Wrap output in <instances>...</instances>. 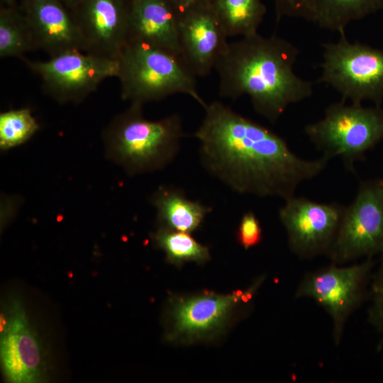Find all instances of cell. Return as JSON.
I'll return each instance as SVG.
<instances>
[{"label":"cell","mask_w":383,"mask_h":383,"mask_svg":"<svg viewBox=\"0 0 383 383\" xmlns=\"http://www.w3.org/2000/svg\"><path fill=\"white\" fill-rule=\"evenodd\" d=\"M38 50L33 32L18 4L0 6V57L21 58Z\"/></svg>","instance_id":"ffe728a7"},{"label":"cell","mask_w":383,"mask_h":383,"mask_svg":"<svg viewBox=\"0 0 383 383\" xmlns=\"http://www.w3.org/2000/svg\"><path fill=\"white\" fill-rule=\"evenodd\" d=\"M235 237L237 242L245 250L260 244L263 234L260 222L254 212L248 211L243 213L238 226Z\"/></svg>","instance_id":"cb8c5ba5"},{"label":"cell","mask_w":383,"mask_h":383,"mask_svg":"<svg viewBox=\"0 0 383 383\" xmlns=\"http://www.w3.org/2000/svg\"><path fill=\"white\" fill-rule=\"evenodd\" d=\"M177 24L182 61L196 77L209 75L229 44L209 0H198L177 13Z\"/></svg>","instance_id":"4fadbf2b"},{"label":"cell","mask_w":383,"mask_h":383,"mask_svg":"<svg viewBox=\"0 0 383 383\" xmlns=\"http://www.w3.org/2000/svg\"><path fill=\"white\" fill-rule=\"evenodd\" d=\"M345 206L295 195L279 210L291 251L301 259L327 255L337 235Z\"/></svg>","instance_id":"7c38bea8"},{"label":"cell","mask_w":383,"mask_h":383,"mask_svg":"<svg viewBox=\"0 0 383 383\" xmlns=\"http://www.w3.org/2000/svg\"><path fill=\"white\" fill-rule=\"evenodd\" d=\"M305 134L323 155L340 157L345 168L354 171V165L383 140V109L346 104H330L321 120L307 124Z\"/></svg>","instance_id":"8992f818"},{"label":"cell","mask_w":383,"mask_h":383,"mask_svg":"<svg viewBox=\"0 0 383 383\" xmlns=\"http://www.w3.org/2000/svg\"><path fill=\"white\" fill-rule=\"evenodd\" d=\"M383 251V179L361 181L345 207L335 239L327 253L331 263L344 265L374 257Z\"/></svg>","instance_id":"9c48e42d"},{"label":"cell","mask_w":383,"mask_h":383,"mask_svg":"<svg viewBox=\"0 0 383 383\" xmlns=\"http://www.w3.org/2000/svg\"><path fill=\"white\" fill-rule=\"evenodd\" d=\"M152 239L165 253L166 260L175 266L187 262L202 265L211 259L209 248L196 240L191 233L159 227Z\"/></svg>","instance_id":"44dd1931"},{"label":"cell","mask_w":383,"mask_h":383,"mask_svg":"<svg viewBox=\"0 0 383 383\" xmlns=\"http://www.w3.org/2000/svg\"><path fill=\"white\" fill-rule=\"evenodd\" d=\"M20 0H0V4L2 5H13L18 4Z\"/></svg>","instance_id":"83f0119b"},{"label":"cell","mask_w":383,"mask_h":383,"mask_svg":"<svg viewBox=\"0 0 383 383\" xmlns=\"http://www.w3.org/2000/svg\"><path fill=\"white\" fill-rule=\"evenodd\" d=\"M379 255V265L373 272L369 287L367 317L370 325L379 335L376 345L377 353L383 350V251Z\"/></svg>","instance_id":"603a6c76"},{"label":"cell","mask_w":383,"mask_h":383,"mask_svg":"<svg viewBox=\"0 0 383 383\" xmlns=\"http://www.w3.org/2000/svg\"><path fill=\"white\" fill-rule=\"evenodd\" d=\"M335 42L322 45L319 81L335 90L342 101L362 104L383 101V50L359 41L350 42L345 32Z\"/></svg>","instance_id":"52a82bcc"},{"label":"cell","mask_w":383,"mask_h":383,"mask_svg":"<svg viewBox=\"0 0 383 383\" xmlns=\"http://www.w3.org/2000/svg\"><path fill=\"white\" fill-rule=\"evenodd\" d=\"M298 48L285 38L258 33L229 43L214 70L218 93L233 100L248 96L256 113L275 123L289 106L309 98L313 84L297 75Z\"/></svg>","instance_id":"7a4b0ae2"},{"label":"cell","mask_w":383,"mask_h":383,"mask_svg":"<svg viewBox=\"0 0 383 383\" xmlns=\"http://www.w3.org/2000/svg\"><path fill=\"white\" fill-rule=\"evenodd\" d=\"M69 11L72 12L82 0H59Z\"/></svg>","instance_id":"4316f807"},{"label":"cell","mask_w":383,"mask_h":383,"mask_svg":"<svg viewBox=\"0 0 383 383\" xmlns=\"http://www.w3.org/2000/svg\"><path fill=\"white\" fill-rule=\"evenodd\" d=\"M0 356L9 382L37 383L47 379L46 352L16 297L9 300L1 313Z\"/></svg>","instance_id":"8fae6325"},{"label":"cell","mask_w":383,"mask_h":383,"mask_svg":"<svg viewBox=\"0 0 383 383\" xmlns=\"http://www.w3.org/2000/svg\"><path fill=\"white\" fill-rule=\"evenodd\" d=\"M167 3L177 12H179L198 0H165Z\"/></svg>","instance_id":"484cf974"},{"label":"cell","mask_w":383,"mask_h":383,"mask_svg":"<svg viewBox=\"0 0 383 383\" xmlns=\"http://www.w3.org/2000/svg\"><path fill=\"white\" fill-rule=\"evenodd\" d=\"M131 0H82L72 12L84 52L118 60L128 40Z\"/></svg>","instance_id":"5bb4252c"},{"label":"cell","mask_w":383,"mask_h":383,"mask_svg":"<svg viewBox=\"0 0 383 383\" xmlns=\"http://www.w3.org/2000/svg\"><path fill=\"white\" fill-rule=\"evenodd\" d=\"M21 60L39 77L45 92L60 103H78L105 79L117 77L118 60L82 51L66 52L45 61Z\"/></svg>","instance_id":"30bf717a"},{"label":"cell","mask_w":383,"mask_h":383,"mask_svg":"<svg viewBox=\"0 0 383 383\" xmlns=\"http://www.w3.org/2000/svg\"><path fill=\"white\" fill-rule=\"evenodd\" d=\"M264 279L261 276L246 289L230 294L206 291L170 296L165 312V339L180 345L218 339L247 311Z\"/></svg>","instance_id":"5b68a950"},{"label":"cell","mask_w":383,"mask_h":383,"mask_svg":"<svg viewBox=\"0 0 383 383\" xmlns=\"http://www.w3.org/2000/svg\"><path fill=\"white\" fill-rule=\"evenodd\" d=\"M128 40L180 57L177 12L165 0H131Z\"/></svg>","instance_id":"2e32d148"},{"label":"cell","mask_w":383,"mask_h":383,"mask_svg":"<svg viewBox=\"0 0 383 383\" xmlns=\"http://www.w3.org/2000/svg\"><path fill=\"white\" fill-rule=\"evenodd\" d=\"M118 60L117 78L124 101L143 105L182 94L192 97L204 109L208 104L197 89L196 77L177 55L128 40Z\"/></svg>","instance_id":"277c9868"},{"label":"cell","mask_w":383,"mask_h":383,"mask_svg":"<svg viewBox=\"0 0 383 383\" xmlns=\"http://www.w3.org/2000/svg\"><path fill=\"white\" fill-rule=\"evenodd\" d=\"M276 21L282 18H297L313 23L314 11L311 0H272Z\"/></svg>","instance_id":"d4e9b609"},{"label":"cell","mask_w":383,"mask_h":383,"mask_svg":"<svg viewBox=\"0 0 383 383\" xmlns=\"http://www.w3.org/2000/svg\"><path fill=\"white\" fill-rule=\"evenodd\" d=\"M376 264L374 257L348 266L331 262L306 274L296 288V299H311L329 315L335 346L341 343L351 314L367 299Z\"/></svg>","instance_id":"ba28073f"},{"label":"cell","mask_w":383,"mask_h":383,"mask_svg":"<svg viewBox=\"0 0 383 383\" xmlns=\"http://www.w3.org/2000/svg\"><path fill=\"white\" fill-rule=\"evenodd\" d=\"M39 125L28 108L9 110L0 114V148L9 150L29 140Z\"/></svg>","instance_id":"7402d4cb"},{"label":"cell","mask_w":383,"mask_h":383,"mask_svg":"<svg viewBox=\"0 0 383 383\" xmlns=\"http://www.w3.org/2000/svg\"><path fill=\"white\" fill-rule=\"evenodd\" d=\"M18 4L38 49L50 57L69 51H84L74 16L59 0H20Z\"/></svg>","instance_id":"9a60e30c"},{"label":"cell","mask_w":383,"mask_h":383,"mask_svg":"<svg viewBox=\"0 0 383 383\" xmlns=\"http://www.w3.org/2000/svg\"><path fill=\"white\" fill-rule=\"evenodd\" d=\"M159 227L192 233L198 230L212 208L189 199L173 186H160L151 197Z\"/></svg>","instance_id":"e0dca14e"},{"label":"cell","mask_w":383,"mask_h":383,"mask_svg":"<svg viewBox=\"0 0 383 383\" xmlns=\"http://www.w3.org/2000/svg\"><path fill=\"white\" fill-rule=\"evenodd\" d=\"M313 23L338 33L352 22L383 10V0H311Z\"/></svg>","instance_id":"ac0fdd59"},{"label":"cell","mask_w":383,"mask_h":383,"mask_svg":"<svg viewBox=\"0 0 383 383\" xmlns=\"http://www.w3.org/2000/svg\"><path fill=\"white\" fill-rule=\"evenodd\" d=\"M142 106L131 104L103 133L106 157L129 175L164 169L177 156L184 136L179 114L150 121L143 116Z\"/></svg>","instance_id":"3957f363"},{"label":"cell","mask_w":383,"mask_h":383,"mask_svg":"<svg viewBox=\"0 0 383 383\" xmlns=\"http://www.w3.org/2000/svg\"><path fill=\"white\" fill-rule=\"evenodd\" d=\"M194 133L204 169L233 192L286 200L318 175L329 159L306 160L267 127L218 101L208 104Z\"/></svg>","instance_id":"6da1fadb"},{"label":"cell","mask_w":383,"mask_h":383,"mask_svg":"<svg viewBox=\"0 0 383 383\" xmlns=\"http://www.w3.org/2000/svg\"><path fill=\"white\" fill-rule=\"evenodd\" d=\"M227 35L258 33L267 9L262 0H209Z\"/></svg>","instance_id":"d6986e66"}]
</instances>
